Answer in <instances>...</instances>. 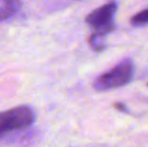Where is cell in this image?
I'll return each mask as SVG.
<instances>
[{"label": "cell", "mask_w": 148, "mask_h": 147, "mask_svg": "<svg viewBox=\"0 0 148 147\" xmlns=\"http://www.w3.org/2000/svg\"><path fill=\"white\" fill-rule=\"evenodd\" d=\"M134 75V66L131 59H127L102 74L94 82V89L99 92L120 88L131 82Z\"/></svg>", "instance_id": "1"}, {"label": "cell", "mask_w": 148, "mask_h": 147, "mask_svg": "<svg viewBox=\"0 0 148 147\" xmlns=\"http://www.w3.org/2000/svg\"><path fill=\"white\" fill-rule=\"evenodd\" d=\"M34 120V112L28 106H19L0 112V137L26 129L32 125Z\"/></svg>", "instance_id": "2"}, {"label": "cell", "mask_w": 148, "mask_h": 147, "mask_svg": "<svg viewBox=\"0 0 148 147\" xmlns=\"http://www.w3.org/2000/svg\"><path fill=\"white\" fill-rule=\"evenodd\" d=\"M117 10V3L110 1L95 9L86 17V22L95 31L108 34L115 28L114 15Z\"/></svg>", "instance_id": "3"}, {"label": "cell", "mask_w": 148, "mask_h": 147, "mask_svg": "<svg viewBox=\"0 0 148 147\" xmlns=\"http://www.w3.org/2000/svg\"><path fill=\"white\" fill-rule=\"evenodd\" d=\"M105 36L101 32L95 31L89 38V43L91 47L96 51H102L105 49Z\"/></svg>", "instance_id": "4"}, {"label": "cell", "mask_w": 148, "mask_h": 147, "mask_svg": "<svg viewBox=\"0 0 148 147\" xmlns=\"http://www.w3.org/2000/svg\"><path fill=\"white\" fill-rule=\"evenodd\" d=\"M131 23L135 26H142L148 23V8L143 11L138 12L131 17Z\"/></svg>", "instance_id": "5"}, {"label": "cell", "mask_w": 148, "mask_h": 147, "mask_svg": "<svg viewBox=\"0 0 148 147\" xmlns=\"http://www.w3.org/2000/svg\"><path fill=\"white\" fill-rule=\"evenodd\" d=\"M17 11H18V9H16V8L0 7V22L9 19V18L12 17Z\"/></svg>", "instance_id": "6"}, {"label": "cell", "mask_w": 148, "mask_h": 147, "mask_svg": "<svg viewBox=\"0 0 148 147\" xmlns=\"http://www.w3.org/2000/svg\"><path fill=\"white\" fill-rule=\"evenodd\" d=\"M114 107L121 112H127L126 106H125L124 104H122V103H116V104H114Z\"/></svg>", "instance_id": "7"}]
</instances>
